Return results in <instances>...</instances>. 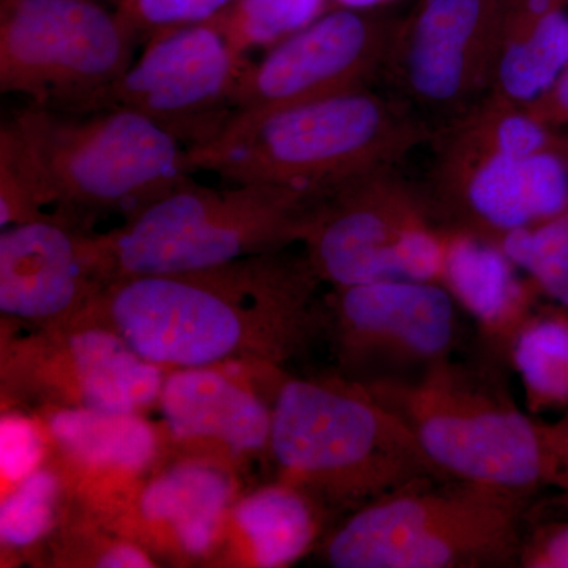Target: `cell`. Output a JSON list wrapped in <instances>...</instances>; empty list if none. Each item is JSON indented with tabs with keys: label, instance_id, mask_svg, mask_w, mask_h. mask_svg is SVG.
Wrapping results in <instances>:
<instances>
[{
	"label": "cell",
	"instance_id": "6da1fadb",
	"mask_svg": "<svg viewBox=\"0 0 568 568\" xmlns=\"http://www.w3.org/2000/svg\"><path fill=\"white\" fill-rule=\"evenodd\" d=\"M321 283L305 253L282 250L201 271L114 280L70 323L114 332L166 372L283 368L323 336Z\"/></svg>",
	"mask_w": 568,
	"mask_h": 568
},
{
	"label": "cell",
	"instance_id": "7a4b0ae2",
	"mask_svg": "<svg viewBox=\"0 0 568 568\" xmlns=\"http://www.w3.org/2000/svg\"><path fill=\"white\" fill-rule=\"evenodd\" d=\"M435 133L394 95L368 88L264 114L231 115L185 149L189 173L293 190L320 204L339 186L396 168Z\"/></svg>",
	"mask_w": 568,
	"mask_h": 568
},
{
	"label": "cell",
	"instance_id": "3957f363",
	"mask_svg": "<svg viewBox=\"0 0 568 568\" xmlns=\"http://www.w3.org/2000/svg\"><path fill=\"white\" fill-rule=\"evenodd\" d=\"M267 457L276 480L304 493L327 525L417 481L447 478L392 410L336 373L283 375Z\"/></svg>",
	"mask_w": 568,
	"mask_h": 568
},
{
	"label": "cell",
	"instance_id": "277c9868",
	"mask_svg": "<svg viewBox=\"0 0 568 568\" xmlns=\"http://www.w3.org/2000/svg\"><path fill=\"white\" fill-rule=\"evenodd\" d=\"M185 149L148 115L119 104L91 115L32 104L0 130V155L40 211L58 205L67 223L70 215L77 223L99 213L129 216L159 200L189 178Z\"/></svg>",
	"mask_w": 568,
	"mask_h": 568
},
{
	"label": "cell",
	"instance_id": "5b68a950",
	"mask_svg": "<svg viewBox=\"0 0 568 568\" xmlns=\"http://www.w3.org/2000/svg\"><path fill=\"white\" fill-rule=\"evenodd\" d=\"M364 387L407 426L444 477L529 497L552 484L544 425L519 409L506 366L477 353L454 355L420 375Z\"/></svg>",
	"mask_w": 568,
	"mask_h": 568
},
{
	"label": "cell",
	"instance_id": "8992f818",
	"mask_svg": "<svg viewBox=\"0 0 568 568\" xmlns=\"http://www.w3.org/2000/svg\"><path fill=\"white\" fill-rule=\"evenodd\" d=\"M532 497L426 478L332 526L317 556L334 568L519 567Z\"/></svg>",
	"mask_w": 568,
	"mask_h": 568
},
{
	"label": "cell",
	"instance_id": "52a82bcc",
	"mask_svg": "<svg viewBox=\"0 0 568 568\" xmlns=\"http://www.w3.org/2000/svg\"><path fill=\"white\" fill-rule=\"evenodd\" d=\"M315 201L261 183L219 190L183 179L159 200L95 234L106 284L201 271L302 244Z\"/></svg>",
	"mask_w": 568,
	"mask_h": 568
},
{
	"label": "cell",
	"instance_id": "ba28073f",
	"mask_svg": "<svg viewBox=\"0 0 568 568\" xmlns=\"http://www.w3.org/2000/svg\"><path fill=\"white\" fill-rule=\"evenodd\" d=\"M302 245L317 278L332 286L443 278L446 233L429 216L420 189L396 168L328 194L313 212Z\"/></svg>",
	"mask_w": 568,
	"mask_h": 568
},
{
	"label": "cell",
	"instance_id": "9c48e42d",
	"mask_svg": "<svg viewBox=\"0 0 568 568\" xmlns=\"http://www.w3.org/2000/svg\"><path fill=\"white\" fill-rule=\"evenodd\" d=\"M132 37L93 0H2L0 91L48 108L108 102L132 63Z\"/></svg>",
	"mask_w": 568,
	"mask_h": 568
},
{
	"label": "cell",
	"instance_id": "30bf717a",
	"mask_svg": "<svg viewBox=\"0 0 568 568\" xmlns=\"http://www.w3.org/2000/svg\"><path fill=\"white\" fill-rule=\"evenodd\" d=\"M517 0H418L399 20L383 77L433 133L491 89Z\"/></svg>",
	"mask_w": 568,
	"mask_h": 568
},
{
	"label": "cell",
	"instance_id": "8fae6325",
	"mask_svg": "<svg viewBox=\"0 0 568 568\" xmlns=\"http://www.w3.org/2000/svg\"><path fill=\"white\" fill-rule=\"evenodd\" d=\"M459 306L440 283L383 280L332 286L323 336L335 373L351 383L403 379L454 357Z\"/></svg>",
	"mask_w": 568,
	"mask_h": 568
},
{
	"label": "cell",
	"instance_id": "7c38bea8",
	"mask_svg": "<svg viewBox=\"0 0 568 568\" xmlns=\"http://www.w3.org/2000/svg\"><path fill=\"white\" fill-rule=\"evenodd\" d=\"M0 372L6 403L106 413L156 405L168 375L114 332L80 323L3 332Z\"/></svg>",
	"mask_w": 568,
	"mask_h": 568
},
{
	"label": "cell",
	"instance_id": "4fadbf2b",
	"mask_svg": "<svg viewBox=\"0 0 568 568\" xmlns=\"http://www.w3.org/2000/svg\"><path fill=\"white\" fill-rule=\"evenodd\" d=\"M436 145L420 189L433 222L499 244L506 235L555 215L568 204V156L562 148L510 155Z\"/></svg>",
	"mask_w": 568,
	"mask_h": 568
},
{
	"label": "cell",
	"instance_id": "5bb4252c",
	"mask_svg": "<svg viewBox=\"0 0 568 568\" xmlns=\"http://www.w3.org/2000/svg\"><path fill=\"white\" fill-rule=\"evenodd\" d=\"M399 20L369 10L327 11L304 31L246 63L233 115L264 114L368 88L383 77Z\"/></svg>",
	"mask_w": 568,
	"mask_h": 568
},
{
	"label": "cell",
	"instance_id": "9a60e30c",
	"mask_svg": "<svg viewBox=\"0 0 568 568\" xmlns=\"http://www.w3.org/2000/svg\"><path fill=\"white\" fill-rule=\"evenodd\" d=\"M246 62L209 22L153 32L108 102L148 115L190 145L211 140L233 115Z\"/></svg>",
	"mask_w": 568,
	"mask_h": 568
},
{
	"label": "cell",
	"instance_id": "2e32d148",
	"mask_svg": "<svg viewBox=\"0 0 568 568\" xmlns=\"http://www.w3.org/2000/svg\"><path fill=\"white\" fill-rule=\"evenodd\" d=\"M106 284L95 234L51 219L0 234V313L21 328L70 323Z\"/></svg>",
	"mask_w": 568,
	"mask_h": 568
},
{
	"label": "cell",
	"instance_id": "e0dca14e",
	"mask_svg": "<svg viewBox=\"0 0 568 568\" xmlns=\"http://www.w3.org/2000/svg\"><path fill=\"white\" fill-rule=\"evenodd\" d=\"M265 365H220L171 369L164 377L160 410L168 435L192 457L234 459L268 454L272 402L256 386L276 383L283 369L253 381Z\"/></svg>",
	"mask_w": 568,
	"mask_h": 568
},
{
	"label": "cell",
	"instance_id": "ac0fdd59",
	"mask_svg": "<svg viewBox=\"0 0 568 568\" xmlns=\"http://www.w3.org/2000/svg\"><path fill=\"white\" fill-rule=\"evenodd\" d=\"M48 435L85 510L118 518L162 457L163 437L141 413L50 407Z\"/></svg>",
	"mask_w": 568,
	"mask_h": 568
},
{
	"label": "cell",
	"instance_id": "d6986e66",
	"mask_svg": "<svg viewBox=\"0 0 568 568\" xmlns=\"http://www.w3.org/2000/svg\"><path fill=\"white\" fill-rule=\"evenodd\" d=\"M237 497L233 466L189 455L149 478L118 519L151 552L183 562L209 560Z\"/></svg>",
	"mask_w": 568,
	"mask_h": 568
},
{
	"label": "cell",
	"instance_id": "ffe728a7",
	"mask_svg": "<svg viewBox=\"0 0 568 568\" xmlns=\"http://www.w3.org/2000/svg\"><path fill=\"white\" fill-rule=\"evenodd\" d=\"M446 233L440 284L476 324V353L510 366L511 349L537 313L540 291L519 278L517 265L499 245L466 233Z\"/></svg>",
	"mask_w": 568,
	"mask_h": 568
},
{
	"label": "cell",
	"instance_id": "44dd1931",
	"mask_svg": "<svg viewBox=\"0 0 568 568\" xmlns=\"http://www.w3.org/2000/svg\"><path fill=\"white\" fill-rule=\"evenodd\" d=\"M327 519L297 488L275 480L237 497L213 558L231 566L282 568L316 549Z\"/></svg>",
	"mask_w": 568,
	"mask_h": 568
},
{
	"label": "cell",
	"instance_id": "7402d4cb",
	"mask_svg": "<svg viewBox=\"0 0 568 568\" xmlns=\"http://www.w3.org/2000/svg\"><path fill=\"white\" fill-rule=\"evenodd\" d=\"M566 0H517L488 95L526 108L568 67Z\"/></svg>",
	"mask_w": 568,
	"mask_h": 568
},
{
	"label": "cell",
	"instance_id": "603a6c76",
	"mask_svg": "<svg viewBox=\"0 0 568 568\" xmlns=\"http://www.w3.org/2000/svg\"><path fill=\"white\" fill-rule=\"evenodd\" d=\"M510 366L532 413L568 406V315L537 312L515 342Z\"/></svg>",
	"mask_w": 568,
	"mask_h": 568
},
{
	"label": "cell",
	"instance_id": "cb8c5ba5",
	"mask_svg": "<svg viewBox=\"0 0 568 568\" xmlns=\"http://www.w3.org/2000/svg\"><path fill=\"white\" fill-rule=\"evenodd\" d=\"M69 481L61 467L41 466L7 495L0 507L3 552H29L52 538L67 515L63 508Z\"/></svg>",
	"mask_w": 568,
	"mask_h": 568
},
{
	"label": "cell",
	"instance_id": "d4e9b609",
	"mask_svg": "<svg viewBox=\"0 0 568 568\" xmlns=\"http://www.w3.org/2000/svg\"><path fill=\"white\" fill-rule=\"evenodd\" d=\"M328 0H234L205 21L227 41L235 54L274 48L327 13Z\"/></svg>",
	"mask_w": 568,
	"mask_h": 568
},
{
	"label": "cell",
	"instance_id": "484cf974",
	"mask_svg": "<svg viewBox=\"0 0 568 568\" xmlns=\"http://www.w3.org/2000/svg\"><path fill=\"white\" fill-rule=\"evenodd\" d=\"M497 245L541 294L568 308V204L544 222L506 235Z\"/></svg>",
	"mask_w": 568,
	"mask_h": 568
},
{
	"label": "cell",
	"instance_id": "4316f807",
	"mask_svg": "<svg viewBox=\"0 0 568 568\" xmlns=\"http://www.w3.org/2000/svg\"><path fill=\"white\" fill-rule=\"evenodd\" d=\"M0 448L2 495L40 469L48 454L47 439L40 426L31 417L14 409L2 414Z\"/></svg>",
	"mask_w": 568,
	"mask_h": 568
},
{
	"label": "cell",
	"instance_id": "83f0119b",
	"mask_svg": "<svg viewBox=\"0 0 568 568\" xmlns=\"http://www.w3.org/2000/svg\"><path fill=\"white\" fill-rule=\"evenodd\" d=\"M118 14L133 33L136 31L153 33L212 20L234 0H118Z\"/></svg>",
	"mask_w": 568,
	"mask_h": 568
},
{
	"label": "cell",
	"instance_id": "f1b7e54d",
	"mask_svg": "<svg viewBox=\"0 0 568 568\" xmlns=\"http://www.w3.org/2000/svg\"><path fill=\"white\" fill-rule=\"evenodd\" d=\"M519 567L568 568V525L530 530L526 523Z\"/></svg>",
	"mask_w": 568,
	"mask_h": 568
},
{
	"label": "cell",
	"instance_id": "f546056e",
	"mask_svg": "<svg viewBox=\"0 0 568 568\" xmlns=\"http://www.w3.org/2000/svg\"><path fill=\"white\" fill-rule=\"evenodd\" d=\"M525 110L549 129L568 125V67L558 81Z\"/></svg>",
	"mask_w": 568,
	"mask_h": 568
},
{
	"label": "cell",
	"instance_id": "4dcf8cb0",
	"mask_svg": "<svg viewBox=\"0 0 568 568\" xmlns=\"http://www.w3.org/2000/svg\"><path fill=\"white\" fill-rule=\"evenodd\" d=\"M545 440L551 458L552 485L564 491L568 506V413L555 425H544Z\"/></svg>",
	"mask_w": 568,
	"mask_h": 568
},
{
	"label": "cell",
	"instance_id": "1f68e13d",
	"mask_svg": "<svg viewBox=\"0 0 568 568\" xmlns=\"http://www.w3.org/2000/svg\"><path fill=\"white\" fill-rule=\"evenodd\" d=\"M335 2L343 7V9L372 10L375 7L392 2V0H335Z\"/></svg>",
	"mask_w": 568,
	"mask_h": 568
},
{
	"label": "cell",
	"instance_id": "d6a6232c",
	"mask_svg": "<svg viewBox=\"0 0 568 568\" xmlns=\"http://www.w3.org/2000/svg\"><path fill=\"white\" fill-rule=\"evenodd\" d=\"M564 151H566L567 156H568V136L564 138Z\"/></svg>",
	"mask_w": 568,
	"mask_h": 568
},
{
	"label": "cell",
	"instance_id": "836d02e7",
	"mask_svg": "<svg viewBox=\"0 0 568 568\" xmlns=\"http://www.w3.org/2000/svg\"><path fill=\"white\" fill-rule=\"evenodd\" d=\"M566 2L568 3V0H566Z\"/></svg>",
	"mask_w": 568,
	"mask_h": 568
}]
</instances>
